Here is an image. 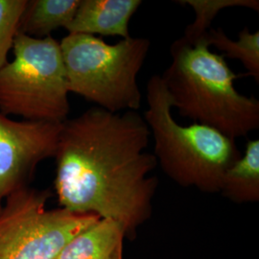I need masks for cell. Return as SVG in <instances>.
<instances>
[{
	"label": "cell",
	"instance_id": "obj_13",
	"mask_svg": "<svg viewBox=\"0 0 259 259\" xmlns=\"http://www.w3.org/2000/svg\"><path fill=\"white\" fill-rule=\"evenodd\" d=\"M180 5H187L195 13V20L186 26L183 38L193 42L204 38L214 19L224 9L232 7L259 11L258 0H178Z\"/></svg>",
	"mask_w": 259,
	"mask_h": 259
},
{
	"label": "cell",
	"instance_id": "obj_7",
	"mask_svg": "<svg viewBox=\"0 0 259 259\" xmlns=\"http://www.w3.org/2000/svg\"><path fill=\"white\" fill-rule=\"evenodd\" d=\"M62 123L15 121L0 112V206L29 186L42 160L55 157Z\"/></svg>",
	"mask_w": 259,
	"mask_h": 259
},
{
	"label": "cell",
	"instance_id": "obj_4",
	"mask_svg": "<svg viewBox=\"0 0 259 259\" xmlns=\"http://www.w3.org/2000/svg\"><path fill=\"white\" fill-rule=\"evenodd\" d=\"M150 47L145 37L109 45L96 36L68 34L60 41L68 93L113 113L139 111L142 94L138 75Z\"/></svg>",
	"mask_w": 259,
	"mask_h": 259
},
{
	"label": "cell",
	"instance_id": "obj_12",
	"mask_svg": "<svg viewBox=\"0 0 259 259\" xmlns=\"http://www.w3.org/2000/svg\"><path fill=\"white\" fill-rule=\"evenodd\" d=\"M208 47L222 52L224 58L237 60L248 70V73L259 83V32H250L243 28L237 39H231L221 28H210L205 35Z\"/></svg>",
	"mask_w": 259,
	"mask_h": 259
},
{
	"label": "cell",
	"instance_id": "obj_6",
	"mask_svg": "<svg viewBox=\"0 0 259 259\" xmlns=\"http://www.w3.org/2000/svg\"><path fill=\"white\" fill-rule=\"evenodd\" d=\"M51 195L26 186L5 199L0 206V259H56L75 235L100 219L62 207L47 209Z\"/></svg>",
	"mask_w": 259,
	"mask_h": 259
},
{
	"label": "cell",
	"instance_id": "obj_14",
	"mask_svg": "<svg viewBox=\"0 0 259 259\" xmlns=\"http://www.w3.org/2000/svg\"><path fill=\"white\" fill-rule=\"evenodd\" d=\"M27 0H0V70L8 63V53L18 34L20 16Z\"/></svg>",
	"mask_w": 259,
	"mask_h": 259
},
{
	"label": "cell",
	"instance_id": "obj_3",
	"mask_svg": "<svg viewBox=\"0 0 259 259\" xmlns=\"http://www.w3.org/2000/svg\"><path fill=\"white\" fill-rule=\"evenodd\" d=\"M146 101L143 118L154 139L153 155L167 176L185 187L220 192L226 171L241 157L235 140L202 124H179L159 74L149 79Z\"/></svg>",
	"mask_w": 259,
	"mask_h": 259
},
{
	"label": "cell",
	"instance_id": "obj_8",
	"mask_svg": "<svg viewBox=\"0 0 259 259\" xmlns=\"http://www.w3.org/2000/svg\"><path fill=\"white\" fill-rule=\"evenodd\" d=\"M141 4L140 0H81L66 30L68 34L128 38L130 20Z\"/></svg>",
	"mask_w": 259,
	"mask_h": 259
},
{
	"label": "cell",
	"instance_id": "obj_2",
	"mask_svg": "<svg viewBox=\"0 0 259 259\" xmlns=\"http://www.w3.org/2000/svg\"><path fill=\"white\" fill-rule=\"evenodd\" d=\"M170 54L171 64L160 76L180 115L233 140L258 129V99L237 92L234 82L240 76L222 54L210 50L204 37L193 42L180 37Z\"/></svg>",
	"mask_w": 259,
	"mask_h": 259
},
{
	"label": "cell",
	"instance_id": "obj_5",
	"mask_svg": "<svg viewBox=\"0 0 259 259\" xmlns=\"http://www.w3.org/2000/svg\"><path fill=\"white\" fill-rule=\"evenodd\" d=\"M14 59L0 70V112L63 123L70 111L60 41L17 34Z\"/></svg>",
	"mask_w": 259,
	"mask_h": 259
},
{
	"label": "cell",
	"instance_id": "obj_1",
	"mask_svg": "<svg viewBox=\"0 0 259 259\" xmlns=\"http://www.w3.org/2000/svg\"><path fill=\"white\" fill-rule=\"evenodd\" d=\"M150 136L138 111L93 107L63 122L54 157L61 207L114 220L132 234L148 219L157 189Z\"/></svg>",
	"mask_w": 259,
	"mask_h": 259
},
{
	"label": "cell",
	"instance_id": "obj_9",
	"mask_svg": "<svg viewBox=\"0 0 259 259\" xmlns=\"http://www.w3.org/2000/svg\"><path fill=\"white\" fill-rule=\"evenodd\" d=\"M126 231L111 219H99L78 233L56 259H123Z\"/></svg>",
	"mask_w": 259,
	"mask_h": 259
},
{
	"label": "cell",
	"instance_id": "obj_11",
	"mask_svg": "<svg viewBox=\"0 0 259 259\" xmlns=\"http://www.w3.org/2000/svg\"><path fill=\"white\" fill-rule=\"evenodd\" d=\"M220 192L235 203L259 200V139L249 140L244 154L223 177Z\"/></svg>",
	"mask_w": 259,
	"mask_h": 259
},
{
	"label": "cell",
	"instance_id": "obj_10",
	"mask_svg": "<svg viewBox=\"0 0 259 259\" xmlns=\"http://www.w3.org/2000/svg\"><path fill=\"white\" fill-rule=\"evenodd\" d=\"M81 0H27L18 34L34 38L50 37L60 28L68 27L74 19Z\"/></svg>",
	"mask_w": 259,
	"mask_h": 259
}]
</instances>
